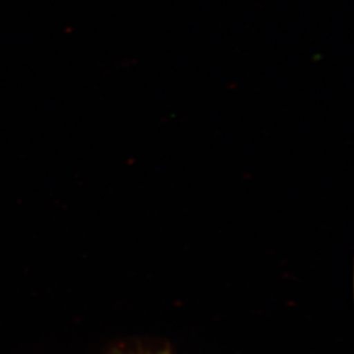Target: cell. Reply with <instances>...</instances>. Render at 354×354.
<instances>
[{
	"instance_id": "cell-1",
	"label": "cell",
	"mask_w": 354,
	"mask_h": 354,
	"mask_svg": "<svg viewBox=\"0 0 354 354\" xmlns=\"http://www.w3.org/2000/svg\"><path fill=\"white\" fill-rule=\"evenodd\" d=\"M160 354H163V353H160Z\"/></svg>"
}]
</instances>
